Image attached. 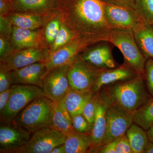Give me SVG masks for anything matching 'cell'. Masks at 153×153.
I'll use <instances>...</instances> for the list:
<instances>
[{
	"label": "cell",
	"mask_w": 153,
	"mask_h": 153,
	"mask_svg": "<svg viewBox=\"0 0 153 153\" xmlns=\"http://www.w3.org/2000/svg\"><path fill=\"white\" fill-rule=\"evenodd\" d=\"M57 15L77 37L94 44L108 42L111 29L101 0H60Z\"/></svg>",
	"instance_id": "6da1fadb"
},
{
	"label": "cell",
	"mask_w": 153,
	"mask_h": 153,
	"mask_svg": "<svg viewBox=\"0 0 153 153\" xmlns=\"http://www.w3.org/2000/svg\"><path fill=\"white\" fill-rule=\"evenodd\" d=\"M97 93L107 104L132 115L151 97L146 87L143 74L104 85Z\"/></svg>",
	"instance_id": "7a4b0ae2"
},
{
	"label": "cell",
	"mask_w": 153,
	"mask_h": 153,
	"mask_svg": "<svg viewBox=\"0 0 153 153\" xmlns=\"http://www.w3.org/2000/svg\"><path fill=\"white\" fill-rule=\"evenodd\" d=\"M52 118L53 109L50 100L42 96L22 110L12 123L33 134L41 129L52 126Z\"/></svg>",
	"instance_id": "3957f363"
},
{
	"label": "cell",
	"mask_w": 153,
	"mask_h": 153,
	"mask_svg": "<svg viewBox=\"0 0 153 153\" xmlns=\"http://www.w3.org/2000/svg\"><path fill=\"white\" fill-rule=\"evenodd\" d=\"M108 42L120 50L125 62L139 74H144L146 60L137 44L133 30L111 29Z\"/></svg>",
	"instance_id": "277c9868"
},
{
	"label": "cell",
	"mask_w": 153,
	"mask_h": 153,
	"mask_svg": "<svg viewBox=\"0 0 153 153\" xmlns=\"http://www.w3.org/2000/svg\"><path fill=\"white\" fill-rule=\"evenodd\" d=\"M7 106L1 114V123H11L19 113L34 100L45 96L42 88L36 85L14 84Z\"/></svg>",
	"instance_id": "5b68a950"
},
{
	"label": "cell",
	"mask_w": 153,
	"mask_h": 153,
	"mask_svg": "<svg viewBox=\"0 0 153 153\" xmlns=\"http://www.w3.org/2000/svg\"><path fill=\"white\" fill-rule=\"evenodd\" d=\"M66 140L63 132L52 126L45 128L33 133L28 142L13 153H51Z\"/></svg>",
	"instance_id": "8992f818"
},
{
	"label": "cell",
	"mask_w": 153,
	"mask_h": 153,
	"mask_svg": "<svg viewBox=\"0 0 153 153\" xmlns=\"http://www.w3.org/2000/svg\"><path fill=\"white\" fill-rule=\"evenodd\" d=\"M102 69L88 63L79 54L70 64L68 70V78L71 89L91 90Z\"/></svg>",
	"instance_id": "52a82bcc"
},
{
	"label": "cell",
	"mask_w": 153,
	"mask_h": 153,
	"mask_svg": "<svg viewBox=\"0 0 153 153\" xmlns=\"http://www.w3.org/2000/svg\"><path fill=\"white\" fill-rule=\"evenodd\" d=\"M70 65L54 68L44 77L42 87L44 96L55 103L63 101L71 89L68 78Z\"/></svg>",
	"instance_id": "ba28073f"
},
{
	"label": "cell",
	"mask_w": 153,
	"mask_h": 153,
	"mask_svg": "<svg viewBox=\"0 0 153 153\" xmlns=\"http://www.w3.org/2000/svg\"><path fill=\"white\" fill-rule=\"evenodd\" d=\"M106 115V131L100 147L125 134L134 123L131 114L115 106L107 105Z\"/></svg>",
	"instance_id": "9c48e42d"
},
{
	"label": "cell",
	"mask_w": 153,
	"mask_h": 153,
	"mask_svg": "<svg viewBox=\"0 0 153 153\" xmlns=\"http://www.w3.org/2000/svg\"><path fill=\"white\" fill-rule=\"evenodd\" d=\"M104 8L107 22L111 29L133 30L144 22L133 8L104 3Z\"/></svg>",
	"instance_id": "30bf717a"
},
{
	"label": "cell",
	"mask_w": 153,
	"mask_h": 153,
	"mask_svg": "<svg viewBox=\"0 0 153 153\" xmlns=\"http://www.w3.org/2000/svg\"><path fill=\"white\" fill-rule=\"evenodd\" d=\"M90 41L76 37L66 46L50 55L45 61L47 73L54 68L70 65L77 55L93 45Z\"/></svg>",
	"instance_id": "8fae6325"
},
{
	"label": "cell",
	"mask_w": 153,
	"mask_h": 153,
	"mask_svg": "<svg viewBox=\"0 0 153 153\" xmlns=\"http://www.w3.org/2000/svg\"><path fill=\"white\" fill-rule=\"evenodd\" d=\"M49 54V49L46 47H31L15 51L8 57L1 60L0 63L13 71L34 63L45 62Z\"/></svg>",
	"instance_id": "7c38bea8"
},
{
	"label": "cell",
	"mask_w": 153,
	"mask_h": 153,
	"mask_svg": "<svg viewBox=\"0 0 153 153\" xmlns=\"http://www.w3.org/2000/svg\"><path fill=\"white\" fill-rule=\"evenodd\" d=\"M31 133L13 123H1L0 153H13L28 142Z\"/></svg>",
	"instance_id": "4fadbf2b"
},
{
	"label": "cell",
	"mask_w": 153,
	"mask_h": 153,
	"mask_svg": "<svg viewBox=\"0 0 153 153\" xmlns=\"http://www.w3.org/2000/svg\"><path fill=\"white\" fill-rule=\"evenodd\" d=\"M108 42L102 41L95 46H89L79 55L82 59L97 68L109 69L117 67Z\"/></svg>",
	"instance_id": "5bb4252c"
},
{
	"label": "cell",
	"mask_w": 153,
	"mask_h": 153,
	"mask_svg": "<svg viewBox=\"0 0 153 153\" xmlns=\"http://www.w3.org/2000/svg\"><path fill=\"white\" fill-rule=\"evenodd\" d=\"M15 12L37 14L53 18L59 12L60 0H14Z\"/></svg>",
	"instance_id": "9a60e30c"
},
{
	"label": "cell",
	"mask_w": 153,
	"mask_h": 153,
	"mask_svg": "<svg viewBox=\"0 0 153 153\" xmlns=\"http://www.w3.org/2000/svg\"><path fill=\"white\" fill-rule=\"evenodd\" d=\"M47 73L45 62H38L11 71L13 85H36L42 88Z\"/></svg>",
	"instance_id": "2e32d148"
},
{
	"label": "cell",
	"mask_w": 153,
	"mask_h": 153,
	"mask_svg": "<svg viewBox=\"0 0 153 153\" xmlns=\"http://www.w3.org/2000/svg\"><path fill=\"white\" fill-rule=\"evenodd\" d=\"M139 74L125 62L122 65L115 68L102 69L91 91L94 93H97L104 85L132 79Z\"/></svg>",
	"instance_id": "e0dca14e"
},
{
	"label": "cell",
	"mask_w": 153,
	"mask_h": 153,
	"mask_svg": "<svg viewBox=\"0 0 153 153\" xmlns=\"http://www.w3.org/2000/svg\"><path fill=\"white\" fill-rule=\"evenodd\" d=\"M41 31L13 26L10 39L15 51L31 47H44L41 45Z\"/></svg>",
	"instance_id": "ac0fdd59"
},
{
	"label": "cell",
	"mask_w": 153,
	"mask_h": 153,
	"mask_svg": "<svg viewBox=\"0 0 153 153\" xmlns=\"http://www.w3.org/2000/svg\"><path fill=\"white\" fill-rule=\"evenodd\" d=\"M107 107V105L101 99L99 95L93 128L91 132L93 144L89 153H94L96 150L101 146L104 138L106 128Z\"/></svg>",
	"instance_id": "d6986e66"
},
{
	"label": "cell",
	"mask_w": 153,
	"mask_h": 153,
	"mask_svg": "<svg viewBox=\"0 0 153 153\" xmlns=\"http://www.w3.org/2000/svg\"><path fill=\"white\" fill-rule=\"evenodd\" d=\"M133 31L137 44L146 60L153 59V26L143 22Z\"/></svg>",
	"instance_id": "ffe728a7"
},
{
	"label": "cell",
	"mask_w": 153,
	"mask_h": 153,
	"mask_svg": "<svg viewBox=\"0 0 153 153\" xmlns=\"http://www.w3.org/2000/svg\"><path fill=\"white\" fill-rule=\"evenodd\" d=\"M92 144L91 132L84 133L75 131L66 134V153H89Z\"/></svg>",
	"instance_id": "44dd1931"
},
{
	"label": "cell",
	"mask_w": 153,
	"mask_h": 153,
	"mask_svg": "<svg viewBox=\"0 0 153 153\" xmlns=\"http://www.w3.org/2000/svg\"><path fill=\"white\" fill-rule=\"evenodd\" d=\"M13 26L31 30H38L49 18L26 12H13L7 16Z\"/></svg>",
	"instance_id": "7402d4cb"
},
{
	"label": "cell",
	"mask_w": 153,
	"mask_h": 153,
	"mask_svg": "<svg viewBox=\"0 0 153 153\" xmlns=\"http://www.w3.org/2000/svg\"><path fill=\"white\" fill-rule=\"evenodd\" d=\"M94 93L92 91H78L71 89L64 98L65 105L71 118L82 114L83 108Z\"/></svg>",
	"instance_id": "603a6c76"
},
{
	"label": "cell",
	"mask_w": 153,
	"mask_h": 153,
	"mask_svg": "<svg viewBox=\"0 0 153 153\" xmlns=\"http://www.w3.org/2000/svg\"><path fill=\"white\" fill-rule=\"evenodd\" d=\"M53 109V127L67 134L75 131L72 125V118L68 112L64 99L59 103L50 100Z\"/></svg>",
	"instance_id": "cb8c5ba5"
},
{
	"label": "cell",
	"mask_w": 153,
	"mask_h": 153,
	"mask_svg": "<svg viewBox=\"0 0 153 153\" xmlns=\"http://www.w3.org/2000/svg\"><path fill=\"white\" fill-rule=\"evenodd\" d=\"M126 134L129 141L133 153H144L150 143L147 131L134 123L127 131Z\"/></svg>",
	"instance_id": "d4e9b609"
},
{
	"label": "cell",
	"mask_w": 153,
	"mask_h": 153,
	"mask_svg": "<svg viewBox=\"0 0 153 153\" xmlns=\"http://www.w3.org/2000/svg\"><path fill=\"white\" fill-rule=\"evenodd\" d=\"M134 123L147 131L153 125V97L149 99L132 114Z\"/></svg>",
	"instance_id": "484cf974"
},
{
	"label": "cell",
	"mask_w": 153,
	"mask_h": 153,
	"mask_svg": "<svg viewBox=\"0 0 153 153\" xmlns=\"http://www.w3.org/2000/svg\"><path fill=\"white\" fill-rule=\"evenodd\" d=\"M76 37L77 36L71 30L61 22L59 33L54 43L49 49V55L63 48Z\"/></svg>",
	"instance_id": "4316f807"
},
{
	"label": "cell",
	"mask_w": 153,
	"mask_h": 153,
	"mask_svg": "<svg viewBox=\"0 0 153 153\" xmlns=\"http://www.w3.org/2000/svg\"><path fill=\"white\" fill-rule=\"evenodd\" d=\"M134 9L144 22L153 26V0H134Z\"/></svg>",
	"instance_id": "83f0119b"
},
{
	"label": "cell",
	"mask_w": 153,
	"mask_h": 153,
	"mask_svg": "<svg viewBox=\"0 0 153 153\" xmlns=\"http://www.w3.org/2000/svg\"><path fill=\"white\" fill-rule=\"evenodd\" d=\"M61 21L58 15L49 20L44 30V36L47 46L50 47L54 43L59 33L61 25Z\"/></svg>",
	"instance_id": "f1b7e54d"
},
{
	"label": "cell",
	"mask_w": 153,
	"mask_h": 153,
	"mask_svg": "<svg viewBox=\"0 0 153 153\" xmlns=\"http://www.w3.org/2000/svg\"><path fill=\"white\" fill-rule=\"evenodd\" d=\"M99 98L98 93H94L83 108L82 114L90 123L94 124L95 119L97 106Z\"/></svg>",
	"instance_id": "f546056e"
},
{
	"label": "cell",
	"mask_w": 153,
	"mask_h": 153,
	"mask_svg": "<svg viewBox=\"0 0 153 153\" xmlns=\"http://www.w3.org/2000/svg\"><path fill=\"white\" fill-rule=\"evenodd\" d=\"M72 125L75 131L79 133H91L93 124L87 120L82 114H77L72 118Z\"/></svg>",
	"instance_id": "4dcf8cb0"
},
{
	"label": "cell",
	"mask_w": 153,
	"mask_h": 153,
	"mask_svg": "<svg viewBox=\"0 0 153 153\" xmlns=\"http://www.w3.org/2000/svg\"><path fill=\"white\" fill-rule=\"evenodd\" d=\"M146 87L148 92L153 97V59L149 58L146 60L143 74Z\"/></svg>",
	"instance_id": "1f68e13d"
},
{
	"label": "cell",
	"mask_w": 153,
	"mask_h": 153,
	"mask_svg": "<svg viewBox=\"0 0 153 153\" xmlns=\"http://www.w3.org/2000/svg\"><path fill=\"white\" fill-rule=\"evenodd\" d=\"M11 71L0 63V92L9 89L13 85Z\"/></svg>",
	"instance_id": "d6a6232c"
},
{
	"label": "cell",
	"mask_w": 153,
	"mask_h": 153,
	"mask_svg": "<svg viewBox=\"0 0 153 153\" xmlns=\"http://www.w3.org/2000/svg\"><path fill=\"white\" fill-rule=\"evenodd\" d=\"M13 26L7 16H0V36L10 40Z\"/></svg>",
	"instance_id": "836d02e7"
},
{
	"label": "cell",
	"mask_w": 153,
	"mask_h": 153,
	"mask_svg": "<svg viewBox=\"0 0 153 153\" xmlns=\"http://www.w3.org/2000/svg\"><path fill=\"white\" fill-rule=\"evenodd\" d=\"M15 51L10 40L0 36V60L8 57Z\"/></svg>",
	"instance_id": "e575fe53"
},
{
	"label": "cell",
	"mask_w": 153,
	"mask_h": 153,
	"mask_svg": "<svg viewBox=\"0 0 153 153\" xmlns=\"http://www.w3.org/2000/svg\"><path fill=\"white\" fill-rule=\"evenodd\" d=\"M116 153H133L130 144L126 134L119 138Z\"/></svg>",
	"instance_id": "d590c367"
},
{
	"label": "cell",
	"mask_w": 153,
	"mask_h": 153,
	"mask_svg": "<svg viewBox=\"0 0 153 153\" xmlns=\"http://www.w3.org/2000/svg\"><path fill=\"white\" fill-rule=\"evenodd\" d=\"M14 10L12 0H0V16H7Z\"/></svg>",
	"instance_id": "8d00e7d4"
},
{
	"label": "cell",
	"mask_w": 153,
	"mask_h": 153,
	"mask_svg": "<svg viewBox=\"0 0 153 153\" xmlns=\"http://www.w3.org/2000/svg\"><path fill=\"white\" fill-rule=\"evenodd\" d=\"M119 138L98 148L94 153H116V147Z\"/></svg>",
	"instance_id": "74e56055"
},
{
	"label": "cell",
	"mask_w": 153,
	"mask_h": 153,
	"mask_svg": "<svg viewBox=\"0 0 153 153\" xmlns=\"http://www.w3.org/2000/svg\"><path fill=\"white\" fill-rule=\"evenodd\" d=\"M102 1L108 4L128 7L134 9V0H101Z\"/></svg>",
	"instance_id": "f35d334b"
},
{
	"label": "cell",
	"mask_w": 153,
	"mask_h": 153,
	"mask_svg": "<svg viewBox=\"0 0 153 153\" xmlns=\"http://www.w3.org/2000/svg\"><path fill=\"white\" fill-rule=\"evenodd\" d=\"M12 93L11 87L4 91L0 92V112L7 106Z\"/></svg>",
	"instance_id": "ab89813d"
},
{
	"label": "cell",
	"mask_w": 153,
	"mask_h": 153,
	"mask_svg": "<svg viewBox=\"0 0 153 153\" xmlns=\"http://www.w3.org/2000/svg\"><path fill=\"white\" fill-rule=\"evenodd\" d=\"M51 153H66L64 144L57 146L54 148L51 152Z\"/></svg>",
	"instance_id": "60d3db41"
},
{
	"label": "cell",
	"mask_w": 153,
	"mask_h": 153,
	"mask_svg": "<svg viewBox=\"0 0 153 153\" xmlns=\"http://www.w3.org/2000/svg\"><path fill=\"white\" fill-rule=\"evenodd\" d=\"M148 137L150 142L153 143V125L147 131Z\"/></svg>",
	"instance_id": "b9f144b4"
},
{
	"label": "cell",
	"mask_w": 153,
	"mask_h": 153,
	"mask_svg": "<svg viewBox=\"0 0 153 153\" xmlns=\"http://www.w3.org/2000/svg\"><path fill=\"white\" fill-rule=\"evenodd\" d=\"M144 153H153V143L150 142L145 150Z\"/></svg>",
	"instance_id": "7bdbcfd3"
},
{
	"label": "cell",
	"mask_w": 153,
	"mask_h": 153,
	"mask_svg": "<svg viewBox=\"0 0 153 153\" xmlns=\"http://www.w3.org/2000/svg\"><path fill=\"white\" fill-rule=\"evenodd\" d=\"M12 1H13H13H14V0H12Z\"/></svg>",
	"instance_id": "ee69618b"
}]
</instances>
